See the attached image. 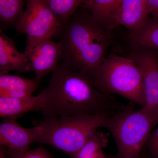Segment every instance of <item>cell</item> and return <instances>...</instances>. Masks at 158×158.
I'll list each match as a JSON object with an SVG mask.
<instances>
[{"label": "cell", "instance_id": "obj_21", "mask_svg": "<svg viewBox=\"0 0 158 158\" xmlns=\"http://www.w3.org/2000/svg\"><path fill=\"white\" fill-rule=\"evenodd\" d=\"M150 14L152 15L154 17H158V0H145Z\"/></svg>", "mask_w": 158, "mask_h": 158}, {"label": "cell", "instance_id": "obj_5", "mask_svg": "<svg viewBox=\"0 0 158 158\" xmlns=\"http://www.w3.org/2000/svg\"><path fill=\"white\" fill-rule=\"evenodd\" d=\"M99 90L116 94L143 107L145 92L142 73L131 58L111 55L105 58L93 78Z\"/></svg>", "mask_w": 158, "mask_h": 158}, {"label": "cell", "instance_id": "obj_23", "mask_svg": "<svg viewBox=\"0 0 158 158\" xmlns=\"http://www.w3.org/2000/svg\"><path fill=\"white\" fill-rule=\"evenodd\" d=\"M5 149L6 147L1 146L0 148V158H6L5 157Z\"/></svg>", "mask_w": 158, "mask_h": 158}, {"label": "cell", "instance_id": "obj_24", "mask_svg": "<svg viewBox=\"0 0 158 158\" xmlns=\"http://www.w3.org/2000/svg\"><path fill=\"white\" fill-rule=\"evenodd\" d=\"M139 158H148V156L147 155L143 153V152L141 153V156H140V157Z\"/></svg>", "mask_w": 158, "mask_h": 158}, {"label": "cell", "instance_id": "obj_25", "mask_svg": "<svg viewBox=\"0 0 158 158\" xmlns=\"http://www.w3.org/2000/svg\"><path fill=\"white\" fill-rule=\"evenodd\" d=\"M117 158V156H106V158Z\"/></svg>", "mask_w": 158, "mask_h": 158}, {"label": "cell", "instance_id": "obj_1", "mask_svg": "<svg viewBox=\"0 0 158 158\" xmlns=\"http://www.w3.org/2000/svg\"><path fill=\"white\" fill-rule=\"evenodd\" d=\"M44 117L108 113L123 109L109 94L97 88L92 78L61 62L52 73L48 85L39 93Z\"/></svg>", "mask_w": 158, "mask_h": 158}, {"label": "cell", "instance_id": "obj_18", "mask_svg": "<svg viewBox=\"0 0 158 158\" xmlns=\"http://www.w3.org/2000/svg\"><path fill=\"white\" fill-rule=\"evenodd\" d=\"M120 0H93L88 9L99 21L110 25V17Z\"/></svg>", "mask_w": 158, "mask_h": 158}, {"label": "cell", "instance_id": "obj_4", "mask_svg": "<svg viewBox=\"0 0 158 158\" xmlns=\"http://www.w3.org/2000/svg\"><path fill=\"white\" fill-rule=\"evenodd\" d=\"M158 123V110L127 108L109 116L103 127L108 129L115 139L117 158H139Z\"/></svg>", "mask_w": 158, "mask_h": 158}, {"label": "cell", "instance_id": "obj_19", "mask_svg": "<svg viewBox=\"0 0 158 158\" xmlns=\"http://www.w3.org/2000/svg\"><path fill=\"white\" fill-rule=\"evenodd\" d=\"M6 158H53V156L42 145L34 149L18 151L6 148L5 149Z\"/></svg>", "mask_w": 158, "mask_h": 158}, {"label": "cell", "instance_id": "obj_7", "mask_svg": "<svg viewBox=\"0 0 158 158\" xmlns=\"http://www.w3.org/2000/svg\"><path fill=\"white\" fill-rule=\"evenodd\" d=\"M24 53L35 74V78L40 81L52 73L59 64L61 44L51 38L27 37Z\"/></svg>", "mask_w": 158, "mask_h": 158}, {"label": "cell", "instance_id": "obj_15", "mask_svg": "<svg viewBox=\"0 0 158 158\" xmlns=\"http://www.w3.org/2000/svg\"><path fill=\"white\" fill-rule=\"evenodd\" d=\"M25 0H0L1 29L14 27L22 15Z\"/></svg>", "mask_w": 158, "mask_h": 158}, {"label": "cell", "instance_id": "obj_13", "mask_svg": "<svg viewBox=\"0 0 158 158\" xmlns=\"http://www.w3.org/2000/svg\"><path fill=\"white\" fill-rule=\"evenodd\" d=\"M42 102L38 94L20 98L0 97V116L3 118L11 116L19 117L31 111H41Z\"/></svg>", "mask_w": 158, "mask_h": 158}, {"label": "cell", "instance_id": "obj_10", "mask_svg": "<svg viewBox=\"0 0 158 158\" xmlns=\"http://www.w3.org/2000/svg\"><path fill=\"white\" fill-rule=\"evenodd\" d=\"M16 116L4 118L0 124L1 146L18 151L30 149L36 136V128L22 127L17 122Z\"/></svg>", "mask_w": 158, "mask_h": 158}, {"label": "cell", "instance_id": "obj_16", "mask_svg": "<svg viewBox=\"0 0 158 158\" xmlns=\"http://www.w3.org/2000/svg\"><path fill=\"white\" fill-rule=\"evenodd\" d=\"M107 136L103 133L97 132L77 152L73 158H105L103 152L107 144Z\"/></svg>", "mask_w": 158, "mask_h": 158}, {"label": "cell", "instance_id": "obj_12", "mask_svg": "<svg viewBox=\"0 0 158 158\" xmlns=\"http://www.w3.org/2000/svg\"><path fill=\"white\" fill-rule=\"evenodd\" d=\"M40 81L35 78L0 75V97L20 98L31 96L38 88Z\"/></svg>", "mask_w": 158, "mask_h": 158}, {"label": "cell", "instance_id": "obj_11", "mask_svg": "<svg viewBox=\"0 0 158 158\" xmlns=\"http://www.w3.org/2000/svg\"><path fill=\"white\" fill-rule=\"evenodd\" d=\"M31 70V64L26 54L19 52L13 39L0 29V75L13 71L25 73Z\"/></svg>", "mask_w": 158, "mask_h": 158}, {"label": "cell", "instance_id": "obj_9", "mask_svg": "<svg viewBox=\"0 0 158 158\" xmlns=\"http://www.w3.org/2000/svg\"><path fill=\"white\" fill-rule=\"evenodd\" d=\"M149 14L145 0H120L111 15L110 25H120L131 31H137L144 24Z\"/></svg>", "mask_w": 158, "mask_h": 158}, {"label": "cell", "instance_id": "obj_8", "mask_svg": "<svg viewBox=\"0 0 158 158\" xmlns=\"http://www.w3.org/2000/svg\"><path fill=\"white\" fill-rule=\"evenodd\" d=\"M130 58L139 66L145 92L144 107L158 110V57L152 49L135 45Z\"/></svg>", "mask_w": 158, "mask_h": 158}, {"label": "cell", "instance_id": "obj_2", "mask_svg": "<svg viewBox=\"0 0 158 158\" xmlns=\"http://www.w3.org/2000/svg\"><path fill=\"white\" fill-rule=\"evenodd\" d=\"M112 27L95 19L83 5L57 36L61 44V62L93 77L106 58Z\"/></svg>", "mask_w": 158, "mask_h": 158}, {"label": "cell", "instance_id": "obj_22", "mask_svg": "<svg viewBox=\"0 0 158 158\" xmlns=\"http://www.w3.org/2000/svg\"><path fill=\"white\" fill-rule=\"evenodd\" d=\"M93 0H84V4L83 5L85 8L88 9L92 4Z\"/></svg>", "mask_w": 158, "mask_h": 158}, {"label": "cell", "instance_id": "obj_20", "mask_svg": "<svg viewBox=\"0 0 158 158\" xmlns=\"http://www.w3.org/2000/svg\"><path fill=\"white\" fill-rule=\"evenodd\" d=\"M149 158H158V126L151 133L146 143Z\"/></svg>", "mask_w": 158, "mask_h": 158}, {"label": "cell", "instance_id": "obj_14", "mask_svg": "<svg viewBox=\"0 0 158 158\" xmlns=\"http://www.w3.org/2000/svg\"><path fill=\"white\" fill-rule=\"evenodd\" d=\"M128 38L135 45L158 50V17L148 18L141 28L131 31Z\"/></svg>", "mask_w": 158, "mask_h": 158}, {"label": "cell", "instance_id": "obj_3", "mask_svg": "<svg viewBox=\"0 0 158 158\" xmlns=\"http://www.w3.org/2000/svg\"><path fill=\"white\" fill-rule=\"evenodd\" d=\"M111 115L102 113L43 117L34 125L36 134L34 142L48 144L73 158Z\"/></svg>", "mask_w": 158, "mask_h": 158}, {"label": "cell", "instance_id": "obj_17", "mask_svg": "<svg viewBox=\"0 0 158 158\" xmlns=\"http://www.w3.org/2000/svg\"><path fill=\"white\" fill-rule=\"evenodd\" d=\"M46 2L63 25L68 22L84 0H45Z\"/></svg>", "mask_w": 158, "mask_h": 158}, {"label": "cell", "instance_id": "obj_6", "mask_svg": "<svg viewBox=\"0 0 158 158\" xmlns=\"http://www.w3.org/2000/svg\"><path fill=\"white\" fill-rule=\"evenodd\" d=\"M63 25L45 0H27V9L14 27L35 38L56 37Z\"/></svg>", "mask_w": 158, "mask_h": 158}]
</instances>
